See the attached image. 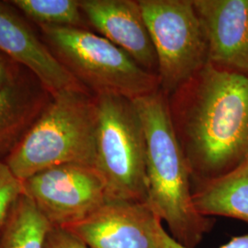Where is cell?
Returning <instances> with one entry per match:
<instances>
[{"label":"cell","mask_w":248,"mask_h":248,"mask_svg":"<svg viewBox=\"0 0 248 248\" xmlns=\"http://www.w3.org/2000/svg\"><path fill=\"white\" fill-rule=\"evenodd\" d=\"M169 103L192 183L248 160V75L207 62Z\"/></svg>","instance_id":"1"},{"label":"cell","mask_w":248,"mask_h":248,"mask_svg":"<svg viewBox=\"0 0 248 248\" xmlns=\"http://www.w3.org/2000/svg\"><path fill=\"white\" fill-rule=\"evenodd\" d=\"M133 102L146 142L148 202L168 224L173 239L197 248L215 220L198 213L193 203L191 174L173 125L169 96L159 89Z\"/></svg>","instance_id":"2"},{"label":"cell","mask_w":248,"mask_h":248,"mask_svg":"<svg viewBox=\"0 0 248 248\" xmlns=\"http://www.w3.org/2000/svg\"><path fill=\"white\" fill-rule=\"evenodd\" d=\"M97 124L96 96L86 89L60 91L4 162L20 181L64 164L95 167Z\"/></svg>","instance_id":"3"},{"label":"cell","mask_w":248,"mask_h":248,"mask_svg":"<svg viewBox=\"0 0 248 248\" xmlns=\"http://www.w3.org/2000/svg\"><path fill=\"white\" fill-rule=\"evenodd\" d=\"M40 35L63 67L94 96L136 99L160 89L147 71L103 36L72 27L42 26Z\"/></svg>","instance_id":"4"},{"label":"cell","mask_w":248,"mask_h":248,"mask_svg":"<svg viewBox=\"0 0 248 248\" xmlns=\"http://www.w3.org/2000/svg\"><path fill=\"white\" fill-rule=\"evenodd\" d=\"M96 99L95 168L106 183L108 200L148 202L146 142L133 99L116 95Z\"/></svg>","instance_id":"5"},{"label":"cell","mask_w":248,"mask_h":248,"mask_svg":"<svg viewBox=\"0 0 248 248\" xmlns=\"http://www.w3.org/2000/svg\"><path fill=\"white\" fill-rule=\"evenodd\" d=\"M157 58L160 89L172 95L208 62L192 0H139Z\"/></svg>","instance_id":"6"},{"label":"cell","mask_w":248,"mask_h":248,"mask_svg":"<svg viewBox=\"0 0 248 248\" xmlns=\"http://www.w3.org/2000/svg\"><path fill=\"white\" fill-rule=\"evenodd\" d=\"M22 191L52 227L66 228L108 201L106 183L94 166L64 164L21 181Z\"/></svg>","instance_id":"7"},{"label":"cell","mask_w":248,"mask_h":248,"mask_svg":"<svg viewBox=\"0 0 248 248\" xmlns=\"http://www.w3.org/2000/svg\"><path fill=\"white\" fill-rule=\"evenodd\" d=\"M161 224L149 202L108 200L65 229L89 248H160Z\"/></svg>","instance_id":"8"},{"label":"cell","mask_w":248,"mask_h":248,"mask_svg":"<svg viewBox=\"0 0 248 248\" xmlns=\"http://www.w3.org/2000/svg\"><path fill=\"white\" fill-rule=\"evenodd\" d=\"M0 52L31 72L52 95L65 89H86L9 1H0Z\"/></svg>","instance_id":"9"},{"label":"cell","mask_w":248,"mask_h":248,"mask_svg":"<svg viewBox=\"0 0 248 248\" xmlns=\"http://www.w3.org/2000/svg\"><path fill=\"white\" fill-rule=\"evenodd\" d=\"M208 48V62L248 75V0H192Z\"/></svg>","instance_id":"10"},{"label":"cell","mask_w":248,"mask_h":248,"mask_svg":"<svg viewBox=\"0 0 248 248\" xmlns=\"http://www.w3.org/2000/svg\"><path fill=\"white\" fill-rule=\"evenodd\" d=\"M89 27L157 75V58L139 0H80Z\"/></svg>","instance_id":"11"},{"label":"cell","mask_w":248,"mask_h":248,"mask_svg":"<svg viewBox=\"0 0 248 248\" xmlns=\"http://www.w3.org/2000/svg\"><path fill=\"white\" fill-rule=\"evenodd\" d=\"M52 96L27 69L0 89V161L6 159L21 142Z\"/></svg>","instance_id":"12"},{"label":"cell","mask_w":248,"mask_h":248,"mask_svg":"<svg viewBox=\"0 0 248 248\" xmlns=\"http://www.w3.org/2000/svg\"><path fill=\"white\" fill-rule=\"evenodd\" d=\"M198 213L248 222V160L222 176L192 183Z\"/></svg>","instance_id":"13"},{"label":"cell","mask_w":248,"mask_h":248,"mask_svg":"<svg viewBox=\"0 0 248 248\" xmlns=\"http://www.w3.org/2000/svg\"><path fill=\"white\" fill-rule=\"evenodd\" d=\"M52 225L22 194L0 231V248H45Z\"/></svg>","instance_id":"14"},{"label":"cell","mask_w":248,"mask_h":248,"mask_svg":"<svg viewBox=\"0 0 248 248\" xmlns=\"http://www.w3.org/2000/svg\"><path fill=\"white\" fill-rule=\"evenodd\" d=\"M27 20L38 27H72L89 30L80 0H10Z\"/></svg>","instance_id":"15"},{"label":"cell","mask_w":248,"mask_h":248,"mask_svg":"<svg viewBox=\"0 0 248 248\" xmlns=\"http://www.w3.org/2000/svg\"><path fill=\"white\" fill-rule=\"evenodd\" d=\"M22 194L21 181L4 161H0V231Z\"/></svg>","instance_id":"16"},{"label":"cell","mask_w":248,"mask_h":248,"mask_svg":"<svg viewBox=\"0 0 248 248\" xmlns=\"http://www.w3.org/2000/svg\"><path fill=\"white\" fill-rule=\"evenodd\" d=\"M45 248H89L70 231L53 227L47 236Z\"/></svg>","instance_id":"17"},{"label":"cell","mask_w":248,"mask_h":248,"mask_svg":"<svg viewBox=\"0 0 248 248\" xmlns=\"http://www.w3.org/2000/svg\"><path fill=\"white\" fill-rule=\"evenodd\" d=\"M158 233L160 248H186L173 239L169 232L165 230L163 224L160 225ZM219 248H248V232L246 234L233 236L230 241Z\"/></svg>","instance_id":"18"},{"label":"cell","mask_w":248,"mask_h":248,"mask_svg":"<svg viewBox=\"0 0 248 248\" xmlns=\"http://www.w3.org/2000/svg\"><path fill=\"white\" fill-rule=\"evenodd\" d=\"M26 68L0 52V89L16 79Z\"/></svg>","instance_id":"19"}]
</instances>
